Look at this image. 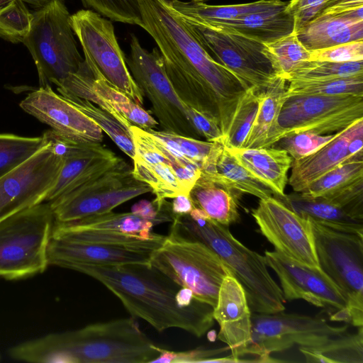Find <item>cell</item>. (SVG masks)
I'll use <instances>...</instances> for the list:
<instances>
[{"mask_svg":"<svg viewBox=\"0 0 363 363\" xmlns=\"http://www.w3.org/2000/svg\"><path fill=\"white\" fill-rule=\"evenodd\" d=\"M138 2L140 27L156 43L177 96L188 106L216 119L225 135L238 100L247 89L208 53L168 0Z\"/></svg>","mask_w":363,"mask_h":363,"instance_id":"6da1fadb","label":"cell"},{"mask_svg":"<svg viewBox=\"0 0 363 363\" xmlns=\"http://www.w3.org/2000/svg\"><path fill=\"white\" fill-rule=\"evenodd\" d=\"M72 269L97 280L111 291L133 317L156 330L179 328L202 337L214 323L213 307L196 300L180 303V286L149 264L118 266L73 264Z\"/></svg>","mask_w":363,"mask_h":363,"instance_id":"7a4b0ae2","label":"cell"},{"mask_svg":"<svg viewBox=\"0 0 363 363\" xmlns=\"http://www.w3.org/2000/svg\"><path fill=\"white\" fill-rule=\"evenodd\" d=\"M9 354L35 363H152L159 355L133 318L49 334L18 344Z\"/></svg>","mask_w":363,"mask_h":363,"instance_id":"3957f363","label":"cell"},{"mask_svg":"<svg viewBox=\"0 0 363 363\" xmlns=\"http://www.w3.org/2000/svg\"><path fill=\"white\" fill-rule=\"evenodd\" d=\"M171 223L169 233L201 242L219 256L242 286L252 312L273 313L285 311L286 300L269 272L264 256L238 240L228 226L212 220L195 207L189 213L175 215Z\"/></svg>","mask_w":363,"mask_h":363,"instance_id":"277c9868","label":"cell"},{"mask_svg":"<svg viewBox=\"0 0 363 363\" xmlns=\"http://www.w3.org/2000/svg\"><path fill=\"white\" fill-rule=\"evenodd\" d=\"M64 0H51L33 13L23 43L36 66L39 86H55L76 72L83 62Z\"/></svg>","mask_w":363,"mask_h":363,"instance_id":"5b68a950","label":"cell"},{"mask_svg":"<svg viewBox=\"0 0 363 363\" xmlns=\"http://www.w3.org/2000/svg\"><path fill=\"white\" fill-rule=\"evenodd\" d=\"M55 223L48 202L0 221V277L19 279L43 272Z\"/></svg>","mask_w":363,"mask_h":363,"instance_id":"8992f818","label":"cell"},{"mask_svg":"<svg viewBox=\"0 0 363 363\" xmlns=\"http://www.w3.org/2000/svg\"><path fill=\"white\" fill-rule=\"evenodd\" d=\"M150 264L181 287L190 290L195 298L213 308L223 280L233 275L207 245L171 233L152 252Z\"/></svg>","mask_w":363,"mask_h":363,"instance_id":"52a82bcc","label":"cell"},{"mask_svg":"<svg viewBox=\"0 0 363 363\" xmlns=\"http://www.w3.org/2000/svg\"><path fill=\"white\" fill-rule=\"evenodd\" d=\"M152 192L137 179L133 168L121 159L94 178L48 202L55 223H69L112 211L119 205Z\"/></svg>","mask_w":363,"mask_h":363,"instance_id":"ba28073f","label":"cell"},{"mask_svg":"<svg viewBox=\"0 0 363 363\" xmlns=\"http://www.w3.org/2000/svg\"><path fill=\"white\" fill-rule=\"evenodd\" d=\"M308 219L319 266L347 301L350 323L363 325V237Z\"/></svg>","mask_w":363,"mask_h":363,"instance_id":"9c48e42d","label":"cell"},{"mask_svg":"<svg viewBox=\"0 0 363 363\" xmlns=\"http://www.w3.org/2000/svg\"><path fill=\"white\" fill-rule=\"evenodd\" d=\"M130 52L125 58L135 82L152 104L151 111L164 130L195 139L201 138L188 115L189 106L174 91L165 71L163 57L157 48H144L130 34Z\"/></svg>","mask_w":363,"mask_h":363,"instance_id":"30bf717a","label":"cell"},{"mask_svg":"<svg viewBox=\"0 0 363 363\" xmlns=\"http://www.w3.org/2000/svg\"><path fill=\"white\" fill-rule=\"evenodd\" d=\"M135 146L134 177L146 184L155 200L173 199L189 192L201 175V167L180 156L159 139L135 125L130 128Z\"/></svg>","mask_w":363,"mask_h":363,"instance_id":"8fae6325","label":"cell"},{"mask_svg":"<svg viewBox=\"0 0 363 363\" xmlns=\"http://www.w3.org/2000/svg\"><path fill=\"white\" fill-rule=\"evenodd\" d=\"M252 334L247 354L255 355L259 362H272L269 354L297 345L313 347L345 333L347 325L335 326L323 318L284 311L273 313H253Z\"/></svg>","mask_w":363,"mask_h":363,"instance_id":"7c38bea8","label":"cell"},{"mask_svg":"<svg viewBox=\"0 0 363 363\" xmlns=\"http://www.w3.org/2000/svg\"><path fill=\"white\" fill-rule=\"evenodd\" d=\"M69 22L84 59L92 62L110 84L143 106L144 94L129 71L112 21L86 9L70 15Z\"/></svg>","mask_w":363,"mask_h":363,"instance_id":"4fadbf2b","label":"cell"},{"mask_svg":"<svg viewBox=\"0 0 363 363\" xmlns=\"http://www.w3.org/2000/svg\"><path fill=\"white\" fill-rule=\"evenodd\" d=\"M362 118L363 96H290L286 98L278 118V140L302 132L336 133Z\"/></svg>","mask_w":363,"mask_h":363,"instance_id":"5bb4252c","label":"cell"},{"mask_svg":"<svg viewBox=\"0 0 363 363\" xmlns=\"http://www.w3.org/2000/svg\"><path fill=\"white\" fill-rule=\"evenodd\" d=\"M191 26L208 53L246 89L263 91L277 77L265 43L225 28Z\"/></svg>","mask_w":363,"mask_h":363,"instance_id":"9a60e30c","label":"cell"},{"mask_svg":"<svg viewBox=\"0 0 363 363\" xmlns=\"http://www.w3.org/2000/svg\"><path fill=\"white\" fill-rule=\"evenodd\" d=\"M264 256L279 279L285 300L303 299L326 310L330 320L350 323L347 298L320 267L302 264L276 251H265Z\"/></svg>","mask_w":363,"mask_h":363,"instance_id":"2e32d148","label":"cell"},{"mask_svg":"<svg viewBox=\"0 0 363 363\" xmlns=\"http://www.w3.org/2000/svg\"><path fill=\"white\" fill-rule=\"evenodd\" d=\"M61 158L48 143L35 154L0 176V221L28 208L45 202Z\"/></svg>","mask_w":363,"mask_h":363,"instance_id":"e0dca14e","label":"cell"},{"mask_svg":"<svg viewBox=\"0 0 363 363\" xmlns=\"http://www.w3.org/2000/svg\"><path fill=\"white\" fill-rule=\"evenodd\" d=\"M252 216L274 251L302 264L320 267L308 218L273 196L259 199Z\"/></svg>","mask_w":363,"mask_h":363,"instance_id":"ac0fdd59","label":"cell"},{"mask_svg":"<svg viewBox=\"0 0 363 363\" xmlns=\"http://www.w3.org/2000/svg\"><path fill=\"white\" fill-rule=\"evenodd\" d=\"M56 86L60 94L88 100L109 112L128 129L135 125L148 130L157 128L159 125L148 111L110 84L87 60L84 59L78 70Z\"/></svg>","mask_w":363,"mask_h":363,"instance_id":"d6986e66","label":"cell"},{"mask_svg":"<svg viewBox=\"0 0 363 363\" xmlns=\"http://www.w3.org/2000/svg\"><path fill=\"white\" fill-rule=\"evenodd\" d=\"M19 106L66 138L83 143H101L103 140L102 130L50 85L30 92Z\"/></svg>","mask_w":363,"mask_h":363,"instance_id":"ffe728a7","label":"cell"},{"mask_svg":"<svg viewBox=\"0 0 363 363\" xmlns=\"http://www.w3.org/2000/svg\"><path fill=\"white\" fill-rule=\"evenodd\" d=\"M213 316L220 327L218 338L225 343L236 362L247 354L252 334V311L245 291L233 275L226 276L219 289Z\"/></svg>","mask_w":363,"mask_h":363,"instance_id":"44dd1931","label":"cell"},{"mask_svg":"<svg viewBox=\"0 0 363 363\" xmlns=\"http://www.w3.org/2000/svg\"><path fill=\"white\" fill-rule=\"evenodd\" d=\"M152 252L72 240L51 234L48 247V260L49 265L66 269L78 264L97 266L149 264Z\"/></svg>","mask_w":363,"mask_h":363,"instance_id":"7402d4cb","label":"cell"},{"mask_svg":"<svg viewBox=\"0 0 363 363\" xmlns=\"http://www.w3.org/2000/svg\"><path fill=\"white\" fill-rule=\"evenodd\" d=\"M61 158L45 202L74 189L116 164L121 158L101 143H74Z\"/></svg>","mask_w":363,"mask_h":363,"instance_id":"603a6c76","label":"cell"},{"mask_svg":"<svg viewBox=\"0 0 363 363\" xmlns=\"http://www.w3.org/2000/svg\"><path fill=\"white\" fill-rule=\"evenodd\" d=\"M295 33L311 52L363 40V6L322 15Z\"/></svg>","mask_w":363,"mask_h":363,"instance_id":"cb8c5ba5","label":"cell"},{"mask_svg":"<svg viewBox=\"0 0 363 363\" xmlns=\"http://www.w3.org/2000/svg\"><path fill=\"white\" fill-rule=\"evenodd\" d=\"M225 147L242 166L272 191L274 197L279 200L284 198L288 172L293 161L286 151L273 147Z\"/></svg>","mask_w":363,"mask_h":363,"instance_id":"d4e9b609","label":"cell"},{"mask_svg":"<svg viewBox=\"0 0 363 363\" xmlns=\"http://www.w3.org/2000/svg\"><path fill=\"white\" fill-rule=\"evenodd\" d=\"M201 176L259 199L274 195L267 185L242 166L220 143H216L213 152L201 166Z\"/></svg>","mask_w":363,"mask_h":363,"instance_id":"484cf974","label":"cell"},{"mask_svg":"<svg viewBox=\"0 0 363 363\" xmlns=\"http://www.w3.org/2000/svg\"><path fill=\"white\" fill-rule=\"evenodd\" d=\"M350 126L338 131L333 140L313 153L292 161L289 182L295 192L303 191L328 172L351 160L347 148Z\"/></svg>","mask_w":363,"mask_h":363,"instance_id":"4316f807","label":"cell"},{"mask_svg":"<svg viewBox=\"0 0 363 363\" xmlns=\"http://www.w3.org/2000/svg\"><path fill=\"white\" fill-rule=\"evenodd\" d=\"M174 12L191 25L216 26L249 13L286 6L281 0H259L233 5H210L199 1H169Z\"/></svg>","mask_w":363,"mask_h":363,"instance_id":"83f0119b","label":"cell"},{"mask_svg":"<svg viewBox=\"0 0 363 363\" xmlns=\"http://www.w3.org/2000/svg\"><path fill=\"white\" fill-rule=\"evenodd\" d=\"M286 82L277 76L262 91L255 118L241 148L269 147L278 141V118L286 99Z\"/></svg>","mask_w":363,"mask_h":363,"instance_id":"f1b7e54d","label":"cell"},{"mask_svg":"<svg viewBox=\"0 0 363 363\" xmlns=\"http://www.w3.org/2000/svg\"><path fill=\"white\" fill-rule=\"evenodd\" d=\"M280 201L301 217L335 230L363 237V220L354 218L343 208L322 197L305 198L294 191L286 194Z\"/></svg>","mask_w":363,"mask_h":363,"instance_id":"f546056e","label":"cell"},{"mask_svg":"<svg viewBox=\"0 0 363 363\" xmlns=\"http://www.w3.org/2000/svg\"><path fill=\"white\" fill-rule=\"evenodd\" d=\"M242 193L200 175L189 192L194 207L212 220L229 226L240 218L238 200Z\"/></svg>","mask_w":363,"mask_h":363,"instance_id":"4dcf8cb0","label":"cell"},{"mask_svg":"<svg viewBox=\"0 0 363 363\" xmlns=\"http://www.w3.org/2000/svg\"><path fill=\"white\" fill-rule=\"evenodd\" d=\"M286 6L249 13L221 25L208 27L231 29L263 43H269L294 31V20L286 11Z\"/></svg>","mask_w":363,"mask_h":363,"instance_id":"1f68e13d","label":"cell"},{"mask_svg":"<svg viewBox=\"0 0 363 363\" xmlns=\"http://www.w3.org/2000/svg\"><path fill=\"white\" fill-rule=\"evenodd\" d=\"M52 234L72 240L104 243L147 251L157 249L166 236L153 231L150 233H130L118 231L77 230L63 223H55Z\"/></svg>","mask_w":363,"mask_h":363,"instance_id":"d6a6232c","label":"cell"},{"mask_svg":"<svg viewBox=\"0 0 363 363\" xmlns=\"http://www.w3.org/2000/svg\"><path fill=\"white\" fill-rule=\"evenodd\" d=\"M300 351L308 362L363 363L362 326L354 334L334 337L316 347H301Z\"/></svg>","mask_w":363,"mask_h":363,"instance_id":"836d02e7","label":"cell"},{"mask_svg":"<svg viewBox=\"0 0 363 363\" xmlns=\"http://www.w3.org/2000/svg\"><path fill=\"white\" fill-rule=\"evenodd\" d=\"M62 223L77 230L118 231L130 233H150L152 232V228L157 225L154 221L133 212L113 211Z\"/></svg>","mask_w":363,"mask_h":363,"instance_id":"e575fe53","label":"cell"},{"mask_svg":"<svg viewBox=\"0 0 363 363\" xmlns=\"http://www.w3.org/2000/svg\"><path fill=\"white\" fill-rule=\"evenodd\" d=\"M60 94L93 121L121 150L133 160L135 155V146L130 129L125 127L109 112L92 102L69 94Z\"/></svg>","mask_w":363,"mask_h":363,"instance_id":"d590c367","label":"cell"},{"mask_svg":"<svg viewBox=\"0 0 363 363\" xmlns=\"http://www.w3.org/2000/svg\"><path fill=\"white\" fill-rule=\"evenodd\" d=\"M363 181V160H347L310 184L300 194L305 198L325 197Z\"/></svg>","mask_w":363,"mask_h":363,"instance_id":"8d00e7d4","label":"cell"},{"mask_svg":"<svg viewBox=\"0 0 363 363\" xmlns=\"http://www.w3.org/2000/svg\"><path fill=\"white\" fill-rule=\"evenodd\" d=\"M265 45L276 74L286 81L311 60V51L302 45L294 31Z\"/></svg>","mask_w":363,"mask_h":363,"instance_id":"74e56055","label":"cell"},{"mask_svg":"<svg viewBox=\"0 0 363 363\" xmlns=\"http://www.w3.org/2000/svg\"><path fill=\"white\" fill-rule=\"evenodd\" d=\"M262 91L249 88L238 100L223 144L228 147L241 148L255 118Z\"/></svg>","mask_w":363,"mask_h":363,"instance_id":"f35d334b","label":"cell"},{"mask_svg":"<svg viewBox=\"0 0 363 363\" xmlns=\"http://www.w3.org/2000/svg\"><path fill=\"white\" fill-rule=\"evenodd\" d=\"M286 98L296 94L363 96V75L320 81L288 82Z\"/></svg>","mask_w":363,"mask_h":363,"instance_id":"ab89813d","label":"cell"},{"mask_svg":"<svg viewBox=\"0 0 363 363\" xmlns=\"http://www.w3.org/2000/svg\"><path fill=\"white\" fill-rule=\"evenodd\" d=\"M363 6V0H291L286 11L294 20V32L316 18Z\"/></svg>","mask_w":363,"mask_h":363,"instance_id":"60d3db41","label":"cell"},{"mask_svg":"<svg viewBox=\"0 0 363 363\" xmlns=\"http://www.w3.org/2000/svg\"><path fill=\"white\" fill-rule=\"evenodd\" d=\"M47 143L44 134L25 137L0 133V176L24 162Z\"/></svg>","mask_w":363,"mask_h":363,"instance_id":"b9f144b4","label":"cell"},{"mask_svg":"<svg viewBox=\"0 0 363 363\" xmlns=\"http://www.w3.org/2000/svg\"><path fill=\"white\" fill-rule=\"evenodd\" d=\"M357 75H363V60L346 62L308 61L295 71L287 82L320 81Z\"/></svg>","mask_w":363,"mask_h":363,"instance_id":"7bdbcfd3","label":"cell"},{"mask_svg":"<svg viewBox=\"0 0 363 363\" xmlns=\"http://www.w3.org/2000/svg\"><path fill=\"white\" fill-rule=\"evenodd\" d=\"M146 131L174 152L200 167L208 158L216 144V142L203 141L164 130L150 129Z\"/></svg>","mask_w":363,"mask_h":363,"instance_id":"ee69618b","label":"cell"},{"mask_svg":"<svg viewBox=\"0 0 363 363\" xmlns=\"http://www.w3.org/2000/svg\"><path fill=\"white\" fill-rule=\"evenodd\" d=\"M33 19L23 0H11L0 8V38L12 43H22Z\"/></svg>","mask_w":363,"mask_h":363,"instance_id":"f6af8a7d","label":"cell"},{"mask_svg":"<svg viewBox=\"0 0 363 363\" xmlns=\"http://www.w3.org/2000/svg\"><path fill=\"white\" fill-rule=\"evenodd\" d=\"M83 6L111 21L141 26L138 0H81Z\"/></svg>","mask_w":363,"mask_h":363,"instance_id":"bcb514c9","label":"cell"},{"mask_svg":"<svg viewBox=\"0 0 363 363\" xmlns=\"http://www.w3.org/2000/svg\"><path fill=\"white\" fill-rule=\"evenodd\" d=\"M338 132L330 135H320L311 132H302L286 135L272 147L284 150L293 160L303 158L333 140Z\"/></svg>","mask_w":363,"mask_h":363,"instance_id":"7dc6e473","label":"cell"},{"mask_svg":"<svg viewBox=\"0 0 363 363\" xmlns=\"http://www.w3.org/2000/svg\"><path fill=\"white\" fill-rule=\"evenodd\" d=\"M158 357L152 363L236 362L230 354L222 357L229 347L217 349L196 348L186 351H172L157 346Z\"/></svg>","mask_w":363,"mask_h":363,"instance_id":"c3c4849f","label":"cell"},{"mask_svg":"<svg viewBox=\"0 0 363 363\" xmlns=\"http://www.w3.org/2000/svg\"><path fill=\"white\" fill-rule=\"evenodd\" d=\"M363 60V40L311 52L310 61L346 62Z\"/></svg>","mask_w":363,"mask_h":363,"instance_id":"681fc988","label":"cell"},{"mask_svg":"<svg viewBox=\"0 0 363 363\" xmlns=\"http://www.w3.org/2000/svg\"><path fill=\"white\" fill-rule=\"evenodd\" d=\"M188 115L201 138L206 141L223 143V135L216 119L189 106Z\"/></svg>","mask_w":363,"mask_h":363,"instance_id":"f907efd6","label":"cell"},{"mask_svg":"<svg viewBox=\"0 0 363 363\" xmlns=\"http://www.w3.org/2000/svg\"><path fill=\"white\" fill-rule=\"evenodd\" d=\"M363 118L352 123L347 142V152L351 160L362 159Z\"/></svg>","mask_w":363,"mask_h":363,"instance_id":"816d5d0a","label":"cell"},{"mask_svg":"<svg viewBox=\"0 0 363 363\" xmlns=\"http://www.w3.org/2000/svg\"><path fill=\"white\" fill-rule=\"evenodd\" d=\"M172 211L174 215H183L191 212L194 206L189 196L178 195L173 198L171 203Z\"/></svg>","mask_w":363,"mask_h":363,"instance_id":"f5cc1de1","label":"cell"},{"mask_svg":"<svg viewBox=\"0 0 363 363\" xmlns=\"http://www.w3.org/2000/svg\"><path fill=\"white\" fill-rule=\"evenodd\" d=\"M24 2L28 3L37 8H40L48 4L51 0H23Z\"/></svg>","mask_w":363,"mask_h":363,"instance_id":"db71d44e","label":"cell"},{"mask_svg":"<svg viewBox=\"0 0 363 363\" xmlns=\"http://www.w3.org/2000/svg\"><path fill=\"white\" fill-rule=\"evenodd\" d=\"M11 0H0V8L5 6L6 4H8Z\"/></svg>","mask_w":363,"mask_h":363,"instance_id":"11a10c76","label":"cell"},{"mask_svg":"<svg viewBox=\"0 0 363 363\" xmlns=\"http://www.w3.org/2000/svg\"><path fill=\"white\" fill-rule=\"evenodd\" d=\"M191 1H199V2H205V1H210V0H191Z\"/></svg>","mask_w":363,"mask_h":363,"instance_id":"9f6ffc18","label":"cell"},{"mask_svg":"<svg viewBox=\"0 0 363 363\" xmlns=\"http://www.w3.org/2000/svg\"><path fill=\"white\" fill-rule=\"evenodd\" d=\"M0 359H1V355H0Z\"/></svg>","mask_w":363,"mask_h":363,"instance_id":"6f0895ef","label":"cell"}]
</instances>
